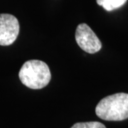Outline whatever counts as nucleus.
Listing matches in <instances>:
<instances>
[{
    "label": "nucleus",
    "instance_id": "f257e3e1",
    "mask_svg": "<svg viewBox=\"0 0 128 128\" xmlns=\"http://www.w3.org/2000/svg\"><path fill=\"white\" fill-rule=\"evenodd\" d=\"M96 116L105 121H123L128 118V94L116 93L104 97L96 107Z\"/></svg>",
    "mask_w": 128,
    "mask_h": 128
},
{
    "label": "nucleus",
    "instance_id": "f03ea898",
    "mask_svg": "<svg viewBox=\"0 0 128 128\" xmlns=\"http://www.w3.org/2000/svg\"><path fill=\"white\" fill-rule=\"evenodd\" d=\"M20 81L31 89H42L49 83L51 72L48 66L40 60L27 61L18 73Z\"/></svg>",
    "mask_w": 128,
    "mask_h": 128
},
{
    "label": "nucleus",
    "instance_id": "7ed1b4c3",
    "mask_svg": "<svg viewBox=\"0 0 128 128\" xmlns=\"http://www.w3.org/2000/svg\"><path fill=\"white\" fill-rule=\"evenodd\" d=\"M76 41L82 49L88 53H95L102 48V42L90 27L86 24H79L76 29Z\"/></svg>",
    "mask_w": 128,
    "mask_h": 128
},
{
    "label": "nucleus",
    "instance_id": "20e7f679",
    "mask_svg": "<svg viewBox=\"0 0 128 128\" xmlns=\"http://www.w3.org/2000/svg\"><path fill=\"white\" fill-rule=\"evenodd\" d=\"M17 18L9 14H0V45L8 46L15 42L19 33Z\"/></svg>",
    "mask_w": 128,
    "mask_h": 128
},
{
    "label": "nucleus",
    "instance_id": "39448f33",
    "mask_svg": "<svg viewBox=\"0 0 128 128\" xmlns=\"http://www.w3.org/2000/svg\"><path fill=\"white\" fill-rule=\"evenodd\" d=\"M126 0H96L97 4L103 7L106 11H112L122 7Z\"/></svg>",
    "mask_w": 128,
    "mask_h": 128
},
{
    "label": "nucleus",
    "instance_id": "423d86ee",
    "mask_svg": "<svg viewBox=\"0 0 128 128\" xmlns=\"http://www.w3.org/2000/svg\"><path fill=\"white\" fill-rule=\"evenodd\" d=\"M71 128H106V126L98 122H78L74 124Z\"/></svg>",
    "mask_w": 128,
    "mask_h": 128
}]
</instances>
